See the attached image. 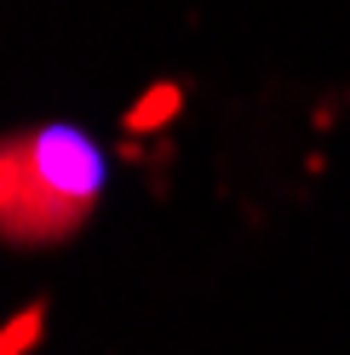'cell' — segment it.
Instances as JSON below:
<instances>
[{
  "instance_id": "7a4b0ae2",
  "label": "cell",
  "mask_w": 350,
  "mask_h": 355,
  "mask_svg": "<svg viewBox=\"0 0 350 355\" xmlns=\"http://www.w3.org/2000/svg\"><path fill=\"white\" fill-rule=\"evenodd\" d=\"M178 103H184L178 86H149V92H144L133 109H126V126H133V132H161V126H172Z\"/></svg>"
},
{
  "instance_id": "6da1fadb",
  "label": "cell",
  "mask_w": 350,
  "mask_h": 355,
  "mask_svg": "<svg viewBox=\"0 0 350 355\" xmlns=\"http://www.w3.org/2000/svg\"><path fill=\"white\" fill-rule=\"evenodd\" d=\"M103 161L75 126H40L29 138H6L0 155V230L12 247L69 241L98 201Z\"/></svg>"
},
{
  "instance_id": "3957f363",
  "label": "cell",
  "mask_w": 350,
  "mask_h": 355,
  "mask_svg": "<svg viewBox=\"0 0 350 355\" xmlns=\"http://www.w3.org/2000/svg\"><path fill=\"white\" fill-rule=\"evenodd\" d=\"M40 309H24L12 327H6V344H0V355H29V344H40Z\"/></svg>"
}]
</instances>
